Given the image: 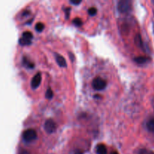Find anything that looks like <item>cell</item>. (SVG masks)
I'll return each instance as SVG.
<instances>
[{"label":"cell","instance_id":"2e32d148","mask_svg":"<svg viewBox=\"0 0 154 154\" xmlns=\"http://www.w3.org/2000/svg\"><path fill=\"white\" fill-rule=\"evenodd\" d=\"M97 13V9L94 7H92L90 8H89L88 10V14L90 15V16H95Z\"/></svg>","mask_w":154,"mask_h":154},{"label":"cell","instance_id":"44dd1931","mask_svg":"<svg viewBox=\"0 0 154 154\" xmlns=\"http://www.w3.org/2000/svg\"><path fill=\"white\" fill-rule=\"evenodd\" d=\"M111 154H119V153H117V152H116V151H114V152H112V153H111Z\"/></svg>","mask_w":154,"mask_h":154},{"label":"cell","instance_id":"3957f363","mask_svg":"<svg viewBox=\"0 0 154 154\" xmlns=\"http://www.w3.org/2000/svg\"><path fill=\"white\" fill-rule=\"evenodd\" d=\"M92 86L96 90H102L106 88L107 82L101 78H96L92 82Z\"/></svg>","mask_w":154,"mask_h":154},{"label":"cell","instance_id":"d6986e66","mask_svg":"<svg viewBox=\"0 0 154 154\" xmlns=\"http://www.w3.org/2000/svg\"><path fill=\"white\" fill-rule=\"evenodd\" d=\"M19 154H29V153L26 150H21L19 152Z\"/></svg>","mask_w":154,"mask_h":154},{"label":"cell","instance_id":"9c48e42d","mask_svg":"<svg viewBox=\"0 0 154 154\" xmlns=\"http://www.w3.org/2000/svg\"><path fill=\"white\" fill-rule=\"evenodd\" d=\"M147 128L148 131L154 132V117L148 120V122L147 123Z\"/></svg>","mask_w":154,"mask_h":154},{"label":"cell","instance_id":"ffe728a7","mask_svg":"<svg viewBox=\"0 0 154 154\" xmlns=\"http://www.w3.org/2000/svg\"><path fill=\"white\" fill-rule=\"evenodd\" d=\"M71 9L69 8H66V14H67V15H66V17H69V11H70Z\"/></svg>","mask_w":154,"mask_h":154},{"label":"cell","instance_id":"52a82bcc","mask_svg":"<svg viewBox=\"0 0 154 154\" xmlns=\"http://www.w3.org/2000/svg\"><path fill=\"white\" fill-rule=\"evenodd\" d=\"M96 153L97 154H107V148L104 144H99L96 147Z\"/></svg>","mask_w":154,"mask_h":154},{"label":"cell","instance_id":"277c9868","mask_svg":"<svg viewBox=\"0 0 154 154\" xmlns=\"http://www.w3.org/2000/svg\"><path fill=\"white\" fill-rule=\"evenodd\" d=\"M44 127H45V130L46 131V132L49 134L54 133L57 130V124L54 120H51V119L46 120Z\"/></svg>","mask_w":154,"mask_h":154},{"label":"cell","instance_id":"7c38bea8","mask_svg":"<svg viewBox=\"0 0 154 154\" xmlns=\"http://www.w3.org/2000/svg\"><path fill=\"white\" fill-rule=\"evenodd\" d=\"M135 44L137 45V46L138 47H142V39H141V37L140 35H137L136 37H135Z\"/></svg>","mask_w":154,"mask_h":154},{"label":"cell","instance_id":"ac0fdd59","mask_svg":"<svg viewBox=\"0 0 154 154\" xmlns=\"http://www.w3.org/2000/svg\"><path fill=\"white\" fill-rule=\"evenodd\" d=\"M70 2L72 3V4L75 5H78L81 4V1H78V0H72V1H70Z\"/></svg>","mask_w":154,"mask_h":154},{"label":"cell","instance_id":"4fadbf2b","mask_svg":"<svg viewBox=\"0 0 154 154\" xmlns=\"http://www.w3.org/2000/svg\"><path fill=\"white\" fill-rule=\"evenodd\" d=\"M19 43L21 45H29L31 44V41L21 38L19 39Z\"/></svg>","mask_w":154,"mask_h":154},{"label":"cell","instance_id":"9a60e30c","mask_svg":"<svg viewBox=\"0 0 154 154\" xmlns=\"http://www.w3.org/2000/svg\"><path fill=\"white\" fill-rule=\"evenodd\" d=\"M45 29V25L42 23H38L35 26V29L37 32H42Z\"/></svg>","mask_w":154,"mask_h":154},{"label":"cell","instance_id":"e0dca14e","mask_svg":"<svg viewBox=\"0 0 154 154\" xmlns=\"http://www.w3.org/2000/svg\"><path fill=\"white\" fill-rule=\"evenodd\" d=\"M73 23L75 24V26H81L83 24V22L80 18L77 17L73 20Z\"/></svg>","mask_w":154,"mask_h":154},{"label":"cell","instance_id":"5b68a950","mask_svg":"<svg viewBox=\"0 0 154 154\" xmlns=\"http://www.w3.org/2000/svg\"><path fill=\"white\" fill-rule=\"evenodd\" d=\"M42 82V75L40 73H37L31 81V87L32 89H37L40 86Z\"/></svg>","mask_w":154,"mask_h":154},{"label":"cell","instance_id":"7a4b0ae2","mask_svg":"<svg viewBox=\"0 0 154 154\" xmlns=\"http://www.w3.org/2000/svg\"><path fill=\"white\" fill-rule=\"evenodd\" d=\"M37 138V132L32 129H28L23 133V139L26 142H31Z\"/></svg>","mask_w":154,"mask_h":154},{"label":"cell","instance_id":"6da1fadb","mask_svg":"<svg viewBox=\"0 0 154 154\" xmlns=\"http://www.w3.org/2000/svg\"><path fill=\"white\" fill-rule=\"evenodd\" d=\"M117 10L122 14L129 12L131 10V2L129 0H120L117 2Z\"/></svg>","mask_w":154,"mask_h":154},{"label":"cell","instance_id":"30bf717a","mask_svg":"<svg viewBox=\"0 0 154 154\" xmlns=\"http://www.w3.org/2000/svg\"><path fill=\"white\" fill-rule=\"evenodd\" d=\"M22 38H25V39H27V40L31 41L33 38V35L32 33L30 32L29 31L24 32L22 35Z\"/></svg>","mask_w":154,"mask_h":154},{"label":"cell","instance_id":"ba28073f","mask_svg":"<svg viewBox=\"0 0 154 154\" xmlns=\"http://www.w3.org/2000/svg\"><path fill=\"white\" fill-rule=\"evenodd\" d=\"M134 60H135V63H138V64H144V63H147V61L149 60V59L147 58V57H135V59H134Z\"/></svg>","mask_w":154,"mask_h":154},{"label":"cell","instance_id":"8fae6325","mask_svg":"<svg viewBox=\"0 0 154 154\" xmlns=\"http://www.w3.org/2000/svg\"><path fill=\"white\" fill-rule=\"evenodd\" d=\"M23 63L24 66H26V67L27 68H29V69H33L34 68V64H33L32 63H31L30 61H29L28 60H27L26 57H24L23 58Z\"/></svg>","mask_w":154,"mask_h":154},{"label":"cell","instance_id":"5bb4252c","mask_svg":"<svg viewBox=\"0 0 154 154\" xmlns=\"http://www.w3.org/2000/svg\"><path fill=\"white\" fill-rule=\"evenodd\" d=\"M45 96H46L47 99H51L53 98V96H54V93H53V91L51 90V88H48V90H47V92H46V94H45Z\"/></svg>","mask_w":154,"mask_h":154},{"label":"cell","instance_id":"8992f818","mask_svg":"<svg viewBox=\"0 0 154 154\" xmlns=\"http://www.w3.org/2000/svg\"><path fill=\"white\" fill-rule=\"evenodd\" d=\"M55 58H56V61H57V64H58L60 67L66 68V66H67V63H66V60H65V58L63 57V56H61L60 54H56Z\"/></svg>","mask_w":154,"mask_h":154}]
</instances>
